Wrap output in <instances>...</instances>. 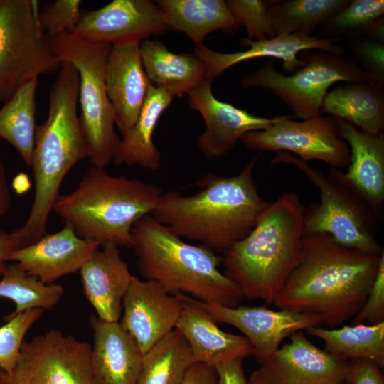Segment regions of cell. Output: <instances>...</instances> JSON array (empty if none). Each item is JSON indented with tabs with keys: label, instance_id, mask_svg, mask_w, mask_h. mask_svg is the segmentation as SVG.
Returning a JSON list of instances; mask_svg holds the SVG:
<instances>
[{
	"label": "cell",
	"instance_id": "cell-1",
	"mask_svg": "<svg viewBox=\"0 0 384 384\" xmlns=\"http://www.w3.org/2000/svg\"><path fill=\"white\" fill-rule=\"evenodd\" d=\"M380 256L344 247L327 233L304 234L299 261L274 304L316 315L322 326H338L365 303Z\"/></svg>",
	"mask_w": 384,
	"mask_h": 384
},
{
	"label": "cell",
	"instance_id": "cell-2",
	"mask_svg": "<svg viewBox=\"0 0 384 384\" xmlns=\"http://www.w3.org/2000/svg\"><path fill=\"white\" fill-rule=\"evenodd\" d=\"M259 156L235 176L207 174L195 194L163 191L151 215L179 237L223 252L251 233L269 205L253 177Z\"/></svg>",
	"mask_w": 384,
	"mask_h": 384
},
{
	"label": "cell",
	"instance_id": "cell-3",
	"mask_svg": "<svg viewBox=\"0 0 384 384\" xmlns=\"http://www.w3.org/2000/svg\"><path fill=\"white\" fill-rule=\"evenodd\" d=\"M80 78L76 68L63 61L49 92V112L37 126L32 167L35 193L26 223L13 230L21 247L45 235L48 217L68 172L89 157L87 144L77 114Z\"/></svg>",
	"mask_w": 384,
	"mask_h": 384
},
{
	"label": "cell",
	"instance_id": "cell-4",
	"mask_svg": "<svg viewBox=\"0 0 384 384\" xmlns=\"http://www.w3.org/2000/svg\"><path fill=\"white\" fill-rule=\"evenodd\" d=\"M304 211L295 193H283L269 203L247 237L223 252L224 274L245 298L274 303L299 261Z\"/></svg>",
	"mask_w": 384,
	"mask_h": 384
},
{
	"label": "cell",
	"instance_id": "cell-5",
	"mask_svg": "<svg viewBox=\"0 0 384 384\" xmlns=\"http://www.w3.org/2000/svg\"><path fill=\"white\" fill-rule=\"evenodd\" d=\"M132 238L139 273L167 293L231 307L244 299L240 287L220 271L222 257L186 242L151 215L134 223Z\"/></svg>",
	"mask_w": 384,
	"mask_h": 384
},
{
	"label": "cell",
	"instance_id": "cell-6",
	"mask_svg": "<svg viewBox=\"0 0 384 384\" xmlns=\"http://www.w3.org/2000/svg\"><path fill=\"white\" fill-rule=\"evenodd\" d=\"M162 193L154 183L92 166L73 191L58 196L52 211L82 238L132 247L133 225L151 215Z\"/></svg>",
	"mask_w": 384,
	"mask_h": 384
},
{
	"label": "cell",
	"instance_id": "cell-7",
	"mask_svg": "<svg viewBox=\"0 0 384 384\" xmlns=\"http://www.w3.org/2000/svg\"><path fill=\"white\" fill-rule=\"evenodd\" d=\"M272 164H292L319 190L321 201L305 208L304 234L327 233L338 244L363 254L380 256L375 238L380 222L361 193L346 179L344 171L331 168L325 174L289 152L279 151Z\"/></svg>",
	"mask_w": 384,
	"mask_h": 384
},
{
	"label": "cell",
	"instance_id": "cell-8",
	"mask_svg": "<svg viewBox=\"0 0 384 384\" xmlns=\"http://www.w3.org/2000/svg\"><path fill=\"white\" fill-rule=\"evenodd\" d=\"M50 39L53 50L61 60L70 63L78 72L79 118L88 158L92 166L105 168L113 160L120 142L105 84V65L112 45L68 33Z\"/></svg>",
	"mask_w": 384,
	"mask_h": 384
},
{
	"label": "cell",
	"instance_id": "cell-9",
	"mask_svg": "<svg viewBox=\"0 0 384 384\" xmlns=\"http://www.w3.org/2000/svg\"><path fill=\"white\" fill-rule=\"evenodd\" d=\"M300 54L305 64L292 75L279 72L274 62L268 60L244 78L241 85L244 89L260 87L271 91L302 119L321 115L323 99L337 82H366L379 87L352 57L322 50H304Z\"/></svg>",
	"mask_w": 384,
	"mask_h": 384
},
{
	"label": "cell",
	"instance_id": "cell-10",
	"mask_svg": "<svg viewBox=\"0 0 384 384\" xmlns=\"http://www.w3.org/2000/svg\"><path fill=\"white\" fill-rule=\"evenodd\" d=\"M38 3L0 0V104L28 81L62 66L50 37L41 28Z\"/></svg>",
	"mask_w": 384,
	"mask_h": 384
},
{
	"label": "cell",
	"instance_id": "cell-11",
	"mask_svg": "<svg viewBox=\"0 0 384 384\" xmlns=\"http://www.w3.org/2000/svg\"><path fill=\"white\" fill-rule=\"evenodd\" d=\"M91 346L59 330L23 342L18 359L5 373L6 384H97L90 364Z\"/></svg>",
	"mask_w": 384,
	"mask_h": 384
},
{
	"label": "cell",
	"instance_id": "cell-12",
	"mask_svg": "<svg viewBox=\"0 0 384 384\" xmlns=\"http://www.w3.org/2000/svg\"><path fill=\"white\" fill-rule=\"evenodd\" d=\"M240 141L253 151L292 152L306 162L320 160L341 170L350 164L349 147L331 116L321 114L300 122L282 116L269 128L250 132Z\"/></svg>",
	"mask_w": 384,
	"mask_h": 384
},
{
	"label": "cell",
	"instance_id": "cell-13",
	"mask_svg": "<svg viewBox=\"0 0 384 384\" xmlns=\"http://www.w3.org/2000/svg\"><path fill=\"white\" fill-rule=\"evenodd\" d=\"M188 299L215 323L240 330L252 346L259 363L275 352L285 338L311 326H322L320 318L314 314L287 309L274 311L265 306L231 307L190 296Z\"/></svg>",
	"mask_w": 384,
	"mask_h": 384
},
{
	"label": "cell",
	"instance_id": "cell-14",
	"mask_svg": "<svg viewBox=\"0 0 384 384\" xmlns=\"http://www.w3.org/2000/svg\"><path fill=\"white\" fill-rule=\"evenodd\" d=\"M169 30L164 14L150 0H114L93 11L81 12L79 21L68 33L112 46L141 42Z\"/></svg>",
	"mask_w": 384,
	"mask_h": 384
},
{
	"label": "cell",
	"instance_id": "cell-15",
	"mask_svg": "<svg viewBox=\"0 0 384 384\" xmlns=\"http://www.w3.org/2000/svg\"><path fill=\"white\" fill-rule=\"evenodd\" d=\"M213 82L206 79L188 94L190 106L201 114L206 124L204 132L198 137L197 146L210 160L223 157L244 134L267 129L282 117L255 116L218 100L212 92Z\"/></svg>",
	"mask_w": 384,
	"mask_h": 384
},
{
	"label": "cell",
	"instance_id": "cell-16",
	"mask_svg": "<svg viewBox=\"0 0 384 384\" xmlns=\"http://www.w3.org/2000/svg\"><path fill=\"white\" fill-rule=\"evenodd\" d=\"M289 338L290 343L260 363V368L270 384H338L345 381L350 361L319 348L302 331Z\"/></svg>",
	"mask_w": 384,
	"mask_h": 384
},
{
	"label": "cell",
	"instance_id": "cell-17",
	"mask_svg": "<svg viewBox=\"0 0 384 384\" xmlns=\"http://www.w3.org/2000/svg\"><path fill=\"white\" fill-rule=\"evenodd\" d=\"M119 322L143 356L176 327L183 304L157 283L134 277L122 302Z\"/></svg>",
	"mask_w": 384,
	"mask_h": 384
},
{
	"label": "cell",
	"instance_id": "cell-18",
	"mask_svg": "<svg viewBox=\"0 0 384 384\" xmlns=\"http://www.w3.org/2000/svg\"><path fill=\"white\" fill-rule=\"evenodd\" d=\"M336 38H321L317 36L292 33L282 34L271 38L252 41L240 39L245 50L235 53H220L212 50L203 43L195 45L194 55L201 59L206 68V79L214 81L226 69L242 61L257 58H271L282 60V68L293 73L304 65L305 62L297 58L304 50H319L336 54H343V49L335 44Z\"/></svg>",
	"mask_w": 384,
	"mask_h": 384
},
{
	"label": "cell",
	"instance_id": "cell-19",
	"mask_svg": "<svg viewBox=\"0 0 384 384\" xmlns=\"http://www.w3.org/2000/svg\"><path fill=\"white\" fill-rule=\"evenodd\" d=\"M100 247L97 242L78 235L73 227L65 223L60 230L43 235L37 241L13 252L10 261H14L28 274L50 284L80 270Z\"/></svg>",
	"mask_w": 384,
	"mask_h": 384
},
{
	"label": "cell",
	"instance_id": "cell-20",
	"mask_svg": "<svg viewBox=\"0 0 384 384\" xmlns=\"http://www.w3.org/2000/svg\"><path fill=\"white\" fill-rule=\"evenodd\" d=\"M140 43L112 46L105 65L106 92L122 137L136 122L151 84L142 62Z\"/></svg>",
	"mask_w": 384,
	"mask_h": 384
},
{
	"label": "cell",
	"instance_id": "cell-21",
	"mask_svg": "<svg viewBox=\"0 0 384 384\" xmlns=\"http://www.w3.org/2000/svg\"><path fill=\"white\" fill-rule=\"evenodd\" d=\"M93 332L90 364L97 384H137L143 354L119 321L90 319Z\"/></svg>",
	"mask_w": 384,
	"mask_h": 384
},
{
	"label": "cell",
	"instance_id": "cell-22",
	"mask_svg": "<svg viewBox=\"0 0 384 384\" xmlns=\"http://www.w3.org/2000/svg\"><path fill=\"white\" fill-rule=\"evenodd\" d=\"M100 247L80 270L83 292L99 318L119 321L122 302L134 276L118 245L105 243Z\"/></svg>",
	"mask_w": 384,
	"mask_h": 384
},
{
	"label": "cell",
	"instance_id": "cell-23",
	"mask_svg": "<svg viewBox=\"0 0 384 384\" xmlns=\"http://www.w3.org/2000/svg\"><path fill=\"white\" fill-rule=\"evenodd\" d=\"M336 119L350 150V164L344 172L345 177L381 220L384 210V133L370 134Z\"/></svg>",
	"mask_w": 384,
	"mask_h": 384
},
{
	"label": "cell",
	"instance_id": "cell-24",
	"mask_svg": "<svg viewBox=\"0 0 384 384\" xmlns=\"http://www.w3.org/2000/svg\"><path fill=\"white\" fill-rule=\"evenodd\" d=\"M175 295L183 304L176 328L187 341L195 362L214 366L230 359L254 356V348L245 336L223 331L191 302L188 295Z\"/></svg>",
	"mask_w": 384,
	"mask_h": 384
},
{
	"label": "cell",
	"instance_id": "cell-25",
	"mask_svg": "<svg viewBox=\"0 0 384 384\" xmlns=\"http://www.w3.org/2000/svg\"><path fill=\"white\" fill-rule=\"evenodd\" d=\"M139 51L150 82L174 97L188 95L206 79V65L194 54L172 53L149 38L141 41Z\"/></svg>",
	"mask_w": 384,
	"mask_h": 384
},
{
	"label": "cell",
	"instance_id": "cell-26",
	"mask_svg": "<svg viewBox=\"0 0 384 384\" xmlns=\"http://www.w3.org/2000/svg\"><path fill=\"white\" fill-rule=\"evenodd\" d=\"M174 97L151 84L138 118L122 137L113 161L117 165L139 166L156 171L161 166V154L153 141L156 124Z\"/></svg>",
	"mask_w": 384,
	"mask_h": 384
},
{
	"label": "cell",
	"instance_id": "cell-27",
	"mask_svg": "<svg viewBox=\"0 0 384 384\" xmlns=\"http://www.w3.org/2000/svg\"><path fill=\"white\" fill-rule=\"evenodd\" d=\"M169 29L183 33L195 45L212 32L235 33L240 26L223 0H156Z\"/></svg>",
	"mask_w": 384,
	"mask_h": 384
},
{
	"label": "cell",
	"instance_id": "cell-28",
	"mask_svg": "<svg viewBox=\"0 0 384 384\" xmlns=\"http://www.w3.org/2000/svg\"><path fill=\"white\" fill-rule=\"evenodd\" d=\"M320 112L343 119L366 132L383 133V88L366 82L337 86L326 92Z\"/></svg>",
	"mask_w": 384,
	"mask_h": 384
},
{
	"label": "cell",
	"instance_id": "cell-29",
	"mask_svg": "<svg viewBox=\"0 0 384 384\" xmlns=\"http://www.w3.org/2000/svg\"><path fill=\"white\" fill-rule=\"evenodd\" d=\"M307 334L321 339L325 351L341 359H368L384 366V321L375 324H354L339 329L311 326Z\"/></svg>",
	"mask_w": 384,
	"mask_h": 384
},
{
	"label": "cell",
	"instance_id": "cell-30",
	"mask_svg": "<svg viewBox=\"0 0 384 384\" xmlns=\"http://www.w3.org/2000/svg\"><path fill=\"white\" fill-rule=\"evenodd\" d=\"M38 78L20 87L0 109V137L9 142L31 166L34 149L36 96Z\"/></svg>",
	"mask_w": 384,
	"mask_h": 384
},
{
	"label": "cell",
	"instance_id": "cell-31",
	"mask_svg": "<svg viewBox=\"0 0 384 384\" xmlns=\"http://www.w3.org/2000/svg\"><path fill=\"white\" fill-rule=\"evenodd\" d=\"M194 363L187 341L176 328L143 356L137 384H180Z\"/></svg>",
	"mask_w": 384,
	"mask_h": 384
},
{
	"label": "cell",
	"instance_id": "cell-32",
	"mask_svg": "<svg viewBox=\"0 0 384 384\" xmlns=\"http://www.w3.org/2000/svg\"><path fill=\"white\" fill-rule=\"evenodd\" d=\"M351 0L264 1L276 36H311L314 29L346 7Z\"/></svg>",
	"mask_w": 384,
	"mask_h": 384
},
{
	"label": "cell",
	"instance_id": "cell-33",
	"mask_svg": "<svg viewBox=\"0 0 384 384\" xmlns=\"http://www.w3.org/2000/svg\"><path fill=\"white\" fill-rule=\"evenodd\" d=\"M64 292L61 285L45 284L15 263L6 266L0 279V297L11 300L16 305L8 316L30 309L50 310L58 304Z\"/></svg>",
	"mask_w": 384,
	"mask_h": 384
},
{
	"label": "cell",
	"instance_id": "cell-34",
	"mask_svg": "<svg viewBox=\"0 0 384 384\" xmlns=\"http://www.w3.org/2000/svg\"><path fill=\"white\" fill-rule=\"evenodd\" d=\"M383 14V0H351L320 26L317 37L338 40L341 37H348L349 40L361 38Z\"/></svg>",
	"mask_w": 384,
	"mask_h": 384
},
{
	"label": "cell",
	"instance_id": "cell-35",
	"mask_svg": "<svg viewBox=\"0 0 384 384\" xmlns=\"http://www.w3.org/2000/svg\"><path fill=\"white\" fill-rule=\"evenodd\" d=\"M43 309H30L11 316L0 327V370L7 373L15 366L23 341L31 326L40 318Z\"/></svg>",
	"mask_w": 384,
	"mask_h": 384
},
{
	"label": "cell",
	"instance_id": "cell-36",
	"mask_svg": "<svg viewBox=\"0 0 384 384\" xmlns=\"http://www.w3.org/2000/svg\"><path fill=\"white\" fill-rule=\"evenodd\" d=\"M225 3L237 23L245 28L248 39L260 41L276 36L264 1L228 0Z\"/></svg>",
	"mask_w": 384,
	"mask_h": 384
},
{
	"label": "cell",
	"instance_id": "cell-37",
	"mask_svg": "<svg viewBox=\"0 0 384 384\" xmlns=\"http://www.w3.org/2000/svg\"><path fill=\"white\" fill-rule=\"evenodd\" d=\"M80 0H56L42 5L38 18L41 29L50 37L72 31L81 16Z\"/></svg>",
	"mask_w": 384,
	"mask_h": 384
},
{
	"label": "cell",
	"instance_id": "cell-38",
	"mask_svg": "<svg viewBox=\"0 0 384 384\" xmlns=\"http://www.w3.org/2000/svg\"><path fill=\"white\" fill-rule=\"evenodd\" d=\"M352 58L380 87H384V43L366 38L350 39Z\"/></svg>",
	"mask_w": 384,
	"mask_h": 384
},
{
	"label": "cell",
	"instance_id": "cell-39",
	"mask_svg": "<svg viewBox=\"0 0 384 384\" xmlns=\"http://www.w3.org/2000/svg\"><path fill=\"white\" fill-rule=\"evenodd\" d=\"M384 321V253L366 300L353 316L354 324H375Z\"/></svg>",
	"mask_w": 384,
	"mask_h": 384
},
{
	"label": "cell",
	"instance_id": "cell-40",
	"mask_svg": "<svg viewBox=\"0 0 384 384\" xmlns=\"http://www.w3.org/2000/svg\"><path fill=\"white\" fill-rule=\"evenodd\" d=\"M347 384H384V378L380 368L368 359L350 361V367L345 380Z\"/></svg>",
	"mask_w": 384,
	"mask_h": 384
},
{
	"label": "cell",
	"instance_id": "cell-41",
	"mask_svg": "<svg viewBox=\"0 0 384 384\" xmlns=\"http://www.w3.org/2000/svg\"><path fill=\"white\" fill-rule=\"evenodd\" d=\"M242 358H235L216 363L217 384H248Z\"/></svg>",
	"mask_w": 384,
	"mask_h": 384
},
{
	"label": "cell",
	"instance_id": "cell-42",
	"mask_svg": "<svg viewBox=\"0 0 384 384\" xmlns=\"http://www.w3.org/2000/svg\"><path fill=\"white\" fill-rule=\"evenodd\" d=\"M218 375L214 366L195 362L186 373L180 384H217Z\"/></svg>",
	"mask_w": 384,
	"mask_h": 384
},
{
	"label": "cell",
	"instance_id": "cell-43",
	"mask_svg": "<svg viewBox=\"0 0 384 384\" xmlns=\"http://www.w3.org/2000/svg\"><path fill=\"white\" fill-rule=\"evenodd\" d=\"M19 248V242L13 232L8 233L0 228V277L8 265L12 252Z\"/></svg>",
	"mask_w": 384,
	"mask_h": 384
},
{
	"label": "cell",
	"instance_id": "cell-44",
	"mask_svg": "<svg viewBox=\"0 0 384 384\" xmlns=\"http://www.w3.org/2000/svg\"><path fill=\"white\" fill-rule=\"evenodd\" d=\"M11 208V194L6 177L5 168L0 156V218Z\"/></svg>",
	"mask_w": 384,
	"mask_h": 384
},
{
	"label": "cell",
	"instance_id": "cell-45",
	"mask_svg": "<svg viewBox=\"0 0 384 384\" xmlns=\"http://www.w3.org/2000/svg\"><path fill=\"white\" fill-rule=\"evenodd\" d=\"M248 384H270L262 371L259 368L252 372L249 380Z\"/></svg>",
	"mask_w": 384,
	"mask_h": 384
},
{
	"label": "cell",
	"instance_id": "cell-46",
	"mask_svg": "<svg viewBox=\"0 0 384 384\" xmlns=\"http://www.w3.org/2000/svg\"><path fill=\"white\" fill-rule=\"evenodd\" d=\"M0 384H6L5 380V373L0 370Z\"/></svg>",
	"mask_w": 384,
	"mask_h": 384
},
{
	"label": "cell",
	"instance_id": "cell-47",
	"mask_svg": "<svg viewBox=\"0 0 384 384\" xmlns=\"http://www.w3.org/2000/svg\"><path fill=\"white\" fill-rule=\"evenodd\" d=\"M338 384H347V383H346V381H343V382H342L341 383H338Z\"/></svg>",
	"mask_w": 384,
	"mask_h": 384
}]
</instances>
